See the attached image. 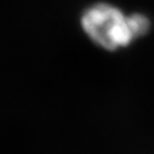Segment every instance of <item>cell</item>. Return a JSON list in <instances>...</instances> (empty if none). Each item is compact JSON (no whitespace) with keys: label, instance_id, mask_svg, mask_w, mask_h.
I'll list each match as a JSON object with an SVG mask.
<instances>
[{"label":"cell","instance_id":"obj_2","mask_svg":"<svg viewBox=\"0 0 154 154\" xmlns=\"http://www.w3.org/2000/svg\"><path fill=\"white\" fill-rule=\"evenodd\" d=\"M131 24H132V28H134V32L137 39L144 36L150 29V20L143 14H138V12L132 14Z\"/></svg>","mask_w":154,"mask_h":154},{"label":"cell","instance_id":"obj_1","mask_svg":"<svg viewBox=\"0 0 154 154\" xmlns=\"http://www.w3.org/2000/svg\"><path fill=\"white\" fill-rule=\"evenodd\" d=\"M80 23L89 39L107 51L125 49L137 39L131 15L108 3H97L88 8L82 15Z\"/></svg>","mask_w":154,"mask_h":154}]
</instances>
